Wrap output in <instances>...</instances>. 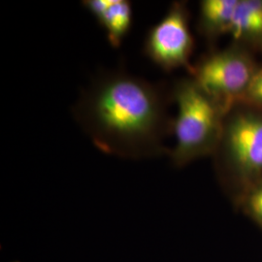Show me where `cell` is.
Wrapping results in <instances>:
<instances>
[{
	"label": "cell",
	"mask_w": 262,
	"mask_h": 262,
	"mask_svg": "<svg viewBox=\"0 0 262 262\" xmlns=\"http://www.w3.org/2000/svg\"><path fill=\"white\" fill-rule=\"evenodd\" d=\"M162 86L123 69L106 71L84 90L73 109L76 122L105 154L122 159L159 157L168 151L173 130Z\"/></svg>",
	"instance_id": "obj_1"
},
{
	"label": "cell",
	"mask_w": 262,
	"mask_h": 262,
	"mask_svg": "<svg viewBox=\"0 0 262 262\" xmlns=\"http://www.w3.org/2000/svg\"><path fill=\"white\" fill-rule=\"evenodd\" d=\"M172 96L178 113L173 122L175 146L169 152L174 165L182 167L215 152L226 115L192 78L178 81Z\"/></svg>",
	"instance_id": "obj_2"
},
{
	"label": "cell",
	"mask_w": 262,
	"mask_h": 262,
	"mask_svg": "<svg viewBox=\"0 0 262 262\" xmlns=\"http://www.w3.org/2000/svg\"><path fill=\"white\" fill-rule=\"evenodd\" d=\"M215 154L223 173L240 196L262 178V112L241 109L228 113Z\"/></svg>",
	"instance_id": "obj_3"
},
{
	"label": "cell",
	"mask_w": 262,
	"mask_h": 262,
	"mask_svg": "<svg viewBox=\"0 0 262 262\" xmlns=\"http://www.w3.org/2000/svg\"><path fill=\"white\" fill-rule=\"evenodd\" d=\"M190 70L200 89L227 115L241 101L257 69L245 50L230 47L207 55Z\"/></svg>",
	"instance_id": "obj_4"
},
{
	"label": "cell",
	"mask_w": 262,
	"mask_h": 262,
	"mask_svg": "<svg viewBox=\"0 0 262 262\" xmlns=\"http://www.w3.org/2000/svg\"><path fill=\"white\" fill-rule=\"evenodd\" d=\"M194 41L188 25L186 3L173 2L165 15L151 26L145 37L143 53L163 71L189 67Z\"/></svg>",
	"instance_id": "obj_5"
},
{
	"label": "cell",
	"mask_w": 262,
	"mask_h": 262,
	"mask_svg": "<svg viewBox=\"0 0 262 262\" xmlns=\"http://www.w3.org/2000/svg\"><path fill=\"white\" fill-rule=\"evenodd\" d=\"M82 5L106 32L113 48H120L129 34L133 9L128 0H84Z\"/></svg>",
	"instance_id": "obj_6"
},
{
	"label": "cell",
	"mask_w": 262,
	"mask_h": 262,
	"mask_svg": "<svg viewBox=\"0 0 262 262\" xmlns=\"http://www.w3.org/2000/svg\"><path fill=\"white\" fill-rule=\"evenodd\" d=\"M239 0H203L200 3L199 29L207 38L214 39L229 33Z\"/></svg>",
	"instance_id": "obj_7"
},
{
	"label": "cell",
	"mask_w": 262,
	"mask_h": 262,
	"mask_svg": "<svg viewBox=\"0 0 262 262\" xmlns=\"http://www.w3.org/2000/svg\"><path fill=\"white\" fill-rule=\"evenodd\" d=\"M229 33L237 40L262 42V0H239Z\"/></svg>",
	"instance_id": "obj_8"
},
{
	"label": "cell",
	"mask_w": 262,
	"mask_h": 262,
	"mask_svg": "<svg viewBox=\"0 0 262 262\" xmlns=\"http://www.w3.org/2000/svg\"><path fill=\"white\" fill-rule=\"evenodd\" d=\"M245 214L262 228V178L240 196Z\"/></svg>",
	"instance_id": "obj_9"
},
{
	"label": "cell",
	"mask_w": 262,
	"mask_h": 262,
	"mask_svg": "<svg viewBox=\"0 0 262 262\" xmlns=\"http://www.w3.org/2000/svg\"><path fill=\"white\" fill-rule=\"evenodd\" d=\"M241 101L262 107V69H257Z\"/></svg>",
	"instance_id": "obj_10"
}]
</instances>
